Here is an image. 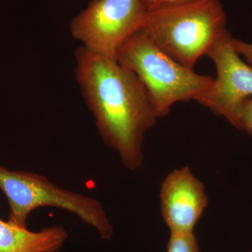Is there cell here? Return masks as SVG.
<instances>
[{"mask_svg":"<svg viewBox=\"0 0 252 252\" xmlns=\"http://www.w3.org/2000/svg\"></svg>","mask_w":252,"mask_h":252,"instance_id":"obj_13","label":"cell"},{"mask_svg":"<svg viewBox=\"0 0 252 252\" xmlns=\"http://www.w3.org/2000/svg\"><path fill=\"white\" fill-rule=\"evenodd\" d=\"M167 252H200L193 233H170Z\"/></svg>","mask_w":252,"mask_h":252,"instance_id":"obj_9","label":"cell"},{"mask_svg":"<svg viewBox=\"0 0 252 252\" xmlns=\"http://www.w3.org/2000/svg\"></svg>","mask_w":252,"mask_h":252,"instance_id":"obj_14","label":"cell"},{"mask_svg":"<svg viewBox=\"0 0 252 252\" xmlns=\"http://www.w3.org/2000/svg\"><path fill=\"white\" fill-rule=\"evenodd\" d=\"M67 238L59 225L34 232L0 220V252H56Z\"/></svg>","mask_w":252,"mask_h":252,"instance_id":"obj_8","label":"cell"},{"mask_svg":"<svg viewBox=\"0 0 252 252\" xmlns=\"http://www.w3.org/2000/svg\"><path fill=\"white\" fill-rule=\"evenodd\" d=\"M0 190L7 199L8 222L27 228L32 211L54 207L74 214L97 230L104 240H110L114 229L102 204L97 199L58 187L39 174L8 170L0 165Z\"/></svg>","mask_w":252,"mask_h":252,"instance_id":"obj_4","label":"cell"},{"mask_svg":"<svg viewBox=\"0 0 252 252\" xmlns=\"http://www.w3.org/2000/svg\"><path fill=\"white\" fill-rule=\"evenodd\" d=\"M227 32L207 55L215 63L217 78L195 99L239 129L242 107L252 95V66L242 61Z\"/></svg>","mask_w":252,"mask_h":252,"instance_id":"obj_6","label":"cell"},{"mask_svg":"<svg viewBox=\"0 0 252 252\" xmlns=\"http://www.w3.org/2000/svg\"><path fill=\"white\" fill-rule=\"evenodd\" d=\"M177 1H180V0H141L146 10L158 6V5Z\"/></svg>","mask_w":252,"mask_h":252,"instance_id":"obj_12","label":"cell"},{"mask_svg":"<svg viewBox=\"0 0 252 252\" xmlns=\"http://www.w3.org/2000/svg\"><path fill=\"white\" fill-rule=\"evenodd\" d=\"M160 209L170 233H193L208 205L203 184L188 167L176 169L164 179Z\"/></svg>","mask_w":252,"mask_h":252,"instance_id":"obj_7","label":"cell"},{"mask_svg":"<svg viewBox=\"0 0 252 252\" xmlns=\"http://www.w3.org/2000/svg\"><path fill=\"white\" fill-rule=\"evenodd\" d=\"M219 0H180L147 10L142 30L162 51L193 69L226 34Z\"/></svg>","mask_w":252,"mask_h":252,"instance_id":"obj_2","label":"cell"},{"mask_svg":"<svg viewBox=\"0 0 252 252\" xmlns=\"http://www.w3.org/2000/svg\"><path fill=\"white\" fill-rule=\"evenodd\" d=\"M239 129L248 132L252 135V98H248L244 102L240 116Z\"/></svg>","mask_w":252,"mask_h":252,"instance_id":"obj_10","label":"cell"},{"mask_svg":"<svg viewBox=\"0 0 252 252\" xmlns=\"http://www.w3.org/2000/svg\"><path fill=\"white\" fill-rule=\"evenodd\" d=\"M232 45L240 56H243L247 63L252 66V44L231 38Z\"/></svg>","mask_w":252,"mask_h":252,"instance_id":"obj_11","label":"cell"},{"mask_svg":"<svg viewBox=\"0 0 252 252\" xmlns=\"http://www.w3.org/2000/svg\"><path fill=\"white\" fill-rule=\"evenodd\" d=\"M75 75L106 145L117 152L131 171L143 163L144 135L157 123L144 86L117 60L81 46L75 53Z\"/></svg>","mask_w":252,"mask_h":252,"instance_id":"obj_1","label":"cell"},{"mask_svg":"<svg viewBox=\"0 0 252 252\" xmlns=\"http://www.w3.org/2000/svg\"><path fill=\"white\" fill-rule=\"evenodd\" d=\"M146 13L141 0H91L69 29L84 49L116 60L120 46L143 28Z\"/></svg>","mask_w":252,"mask_h":252,"instance_id":"obj_5","label":"cell"},{"mask_svg":"<svg viewBox=\"0 0 252 252\" xmlns=\"http://www.w3.org/2000/svg\"><path fill=\"white\" fill-rule=\"evenodd\" d=\"M116 60L140 79L157 118L167 115L177 102L195 99L215 80L172 59L142 28L120 46Z\"/></svg>","mask_w":252,"mask_h":252,"instance_id":"obj_3","label":"cell"}]
</instances>
